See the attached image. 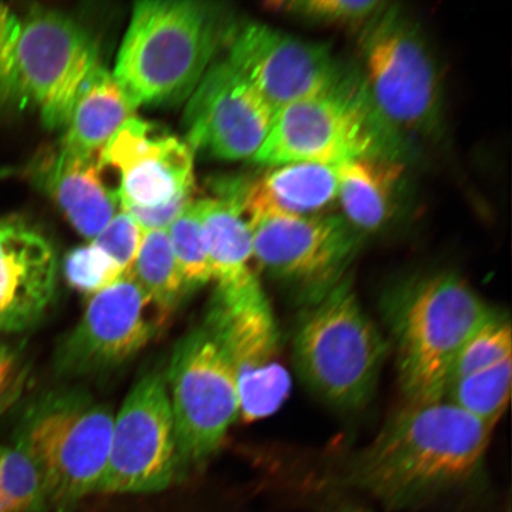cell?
Listing matches in <instances>:
<instances>
[{
	"mask_svg": "<svg viewBox=\"0 0 512 512\" xmlns=\"http://www.w3.org/2000/svg\"><path fill=\"white\" fill-rule=\"evenodd\" d=\"M220 339L238 383L240 418L254 422L278 411L291 392L279 357V332L264 291L235 298L214 294L203 322Z\"/></svg>",
	"mask_w": 512,
	"mask_h": 512,
	"instance_id": "cell-12",
	"label": "cell"
},
{
	"mask_svg": "<svg viewBox=\"0 0 512 512\" xmlns=\"http://www.w3.org/2000/svg\"><path fill=\"white\" fill-rule=\"evenodd\" d=\"M0 496L12 512H37L47 502L41 473L21 446L0 448Z\"/></svg>",
	"mask_w": 512,
	"mask_h": 512,
	"instance_id": "cell-27",
	"label": "cell"
},
{
	"mask_svg": "<svg viewBox=\"0 0 512 512\" xmlns=\"http://www.w3.org/2000/svg\"><path fill=\"white\" fill-rule=\"evenodd\" d=\"M246 185L239 178L221 181L219 197L197 201L215 293L223 297L262 290L253 268L252 228L242 208Z\"/></svg>",
	"mask_w": 512,
	"mask_h": 512,
	"instance_id": "cell-18",
	"label": "cell"
},
{
	"mask_svg": "<svg viewBox=\"0 0 512 512\" xmlns=\"http://www.w3.org/2000/svg\"><path fill=\"white\" fill-rule=\"evenodd\" d=\"M64 275L76 291L91 297L126 277L115 262L92 242L68 253L64 260Z\"/></svg>",
	"mask_w": 512,
	"mask_h": 512,
	"instance_id": "cell-29",
	"label": "cell"
},
{
	"mask_svg": "<svg viewBox=\"0 0 512 512\" xmlns=\"http://www.w3.org/2000/svg\"><path fill=\"white\" fill-rule=\"evenodd\" d=\"M324 512H371L361 507V505L348 501H339V499H329L322 509Z\"/></svg>",
	"mask_w": 512,
	"mask_h": 512,
	"instance_id": "cell-33",
	"label": "cell"
},
{
	"mask_svg": "<svg viewBox=\"0 0 512 512\" xmlns=\"http://www.w3.org/2000/svg\"><path fill=\"white\" fill-rule=\"evenodd\" d=\"M492 428L447 400L406 402L335 477L390 509H412L476 488Z\"/></svg>",
	"mask_w": 512,
	"mask_h": 512,
	"instance_id": "cell-1",
	"label": "cell"
},
{
	"mask_svg": "<svg viewBox=\"0 0 512 512\" xmlns=\"http://www.w3.org/2000/svg\"><path fill=\"white\" fill-rule=\"evenodd\" d=\"M102 168L120 174L125 208L152 209L194 194V158L187 143L136 117L115 132L100 153Z\"/></svg>",
	"mask_w": 512,
	"mask_h": 512,
	"instance_id": "cell-16",
	"label": "cell"
},
{
	"mask_svg": "<svg viewBox=\"0 0 512 512\" xmlns=\"http://www.w3.org/2000/svg\"><path fill=\"white\" fill-rule=\"evenodd\" d=\"M113 422L110 408L76 393L49 399L31 419L21 447L40 471L55 512H74L98 492Z\"/></svg>",
	"mask_w": 512,
	"mask_h": 512,
	"instance_id": "cell-6",
	"label": "cell"
},
{
	"mask_svg": "<svg viewBox=\"0 0 512 512\" xmlns=\"http://www.w3.org/2000/svg\"><path fill=\"white\" fill-rule=\"evenodd\" d=\"M57 262L46 236L22 217H0V332L38 322L54 298Z\"/></svg>",
	"mask_w": 512,
	"mask_h": 512,
	"instance_id": "cell-17",
	"label": "cell"
},
{
	"mask_svg": "<svg viewBox=\"0 0 512 512\" xmlns=\"http://www.w3.org/2000/svg\"><path fill=\"white\" fill-rule=\"evenodd\" d=\"M169 398L184 475L207 462L240 418L238 383L226 349L206 324L172 354Z\"/></svg>",
	"mask_w": 512,
	"mask_h": 512,
	"instance_id": "cell-8",
	"label": "cell"
},
{
	"mask_svg": "<svg viewBox=\"0 0 512 512\" xmlns=\"http://www.w3.org/2000/svg\"><path fill=\"white\" fill-rule=\"evenodd\" d=\"M168 319L133 275H126L91 297L57 351V367L74 376L117 368L144 349Z\"/></svg>",
	"mask_w": 512,
	"mask_h": 512,
	"instance_id": "cell-14",
	"label": "cell"
},
{
	"mask_svg": "<svg viewBox=\"0 0 512 512\" xmlns=\"http://www.w3.org/2000/svg\"><path fill=\"white\" fill-rule=\"evenodd\" d=\"M143 234L137 222L125 211H121L92 243L113 260L125 275H130L142 245Z\"/></svg>",
	"mask_w": 512,
	"mask_h": 512,
	"instance_id": "cell-30",
	"label": "cell"
},
{
	"mask_svg": "<svg viewBox=\"0 0 512 512\" xmlns=\"http://www.w3.org/2000/svg\"><path fill=\"white\" fill-rule=\"evenodd\" d=\"M134 118V108L113 74L99 66L83 85L61 147L86 156H100L115 132Z\"/></svg>",
	"mask_w": 512,
	"mask_h": 512,
	"instance_id": "cell-22",
	"label": "cell"
},
{
	"mask_svg": "<svg viewBox=\"0 0 512 512\" xmlns=\"http://www.w3.org/2000/svg\"><path fill=\"white\" fill-rule=\"evenodd\" d=\"M339 166L316 163L272 166L265 175L247 182L243 213L249 223L273 216L323 214L338 201Z\"/></svg>",
	"mask_w": 512,
	"mask_h": 512,
	"instance_id": "cell-20",
	"label": "cell"
},
{
	"mask_svg": "<svg viewBox=\"0 0 512 512\" xmlns=\"http://www.w3.org/2000/svg\"><path fill=\"white\" fill-rule=\"evenodd\" d=\"M403 144L401 134L376 110L362 76L349 73L328 91L275 112L271 131L252 160L265 166L400 160Z\"/></svg>",
	"mask_w": 512,
	"mask_h": 512,
	"instance_id": "cell-5",
	"label": "cell"
},
{
	"mask_svg": "<svg viewBox=\"0 0 512 512\" xmlns=\"http://www.w3.org/2000/svg\"><path fill=\"white\" fill-rule=\"evenodd\" d=\"M405 165L398 159L364 158L339 166L343 217L362 236L386 227L398 207Z\"/></svg>",
	"mask_w": 512,
	"mask_h": 512,
	"instance_id": "cell-21",
	"label": "cell"
},
{
	"mask_svg": "<svg viewBox=\"0 0 512 512\" xmlns=\"http://www.w3.org/2000/svg\"><path fill=\"white\" fill-rule=\"evenodd\" d=\"M233 27L215 4L139 2L119 50L114 79L134 110L183 99L206 74Z\"/></svg>",
	"mask_w": 512,
	"mask_h": 512,
	"instance_id": "cell-3",
	"label": "cell"
},
{
	"mask_svg": "<svg viewBox=\"0 0 512 512\" xmlns=\"http://www.w3.org/2000/svg\"><path fill=\"white\" fill-rule=\"evenodd\" d=\"M511 336L509 318L505 317L503 313L494 311L460 350L456 362H454L450 382L475 373V371L511 360Z\"/></svg>",
	"mask_w": 512,
	"mask_h": 512,
	"instance_id": "cell-26",
	"label": "cell"
},
{
	"mask_svg": "<svg viewBox=\"0 0 512 512\" xmlns=\"http://www.w3.org/2000/svg\"><path fill=\"white\" fill-rule=\"evenodd\" d=\"M166 232L188 291L213 280L198 202L192 201L166 228Z\"/></svg>",
	"mask_w": 512,
	"mask_h": 512,
	"instance_id": "cell-25",
	"label": "cell"
},
{
	"mask_svg": "<svg viewBox=\"0 0 512 512\" xmlns=\"http://www.w3.org/2000/svg\"><path fill=\"white\" fill-rule=\"evenodd\" d=\"M274 110L227 60L213 64L192 91L184 125L192 152L252 159L271 131Z\"/></svg>",
	"mask_w": 512,
	"mask_h": 512,
	"instance_id": "cell-15",
	"label": "cell"
},
{
	"mask_svg": "<svg viewBox=\"0 0 512 512\" xmlns=\"http://www.w3.org/2000/svg\"><path fill=\"white\" fill-rule=\"evenodd\" d=\"M16 75L22 105H34L44 125H68L83 85L99 64L94 36L61 11L35 9L21 19Z\"/></svg>",
	"mask_w": 512,
	"mask_h": 512,
	"instance_id": "cell-9",
	"label": "cell"
},
{
	"mask_svg": "<svg viewBox=\"0 0 512 512\" xmlns=\"http://www.w3.org/2000/svg\"><path fill=\"white\" fill-rule=\"evenodd\" d=\"M21 19L8 5L0 3V108L22 106L16 75V44Z\"/></svg>",
	"mask_w": 512,
	"mask_h": 512,
	"instance_id": "cell-31",
	"label": "cell"
},
{
	"mask_svg": "<svg viewBox=\"0 0 512 512\" xmlns=\"http://www.w3.org/2000/svg\"><path fill=\"white\" fill-rule=\"evenodd\" d=\"M273 10L334 27H360L386 8L379 0H291L273 3Z\"/></svg>",
	"mask_w": 512,
	"mask_h": 512,
	"instance_id": "cell-28",
	"label": "cell"
},
{
	"mask_svg": "<svg viewBox=\"0 0 512 512\" xmlns=\"http://www.w3.org/2000/svg\"><path fill=\"white\" fill-rule=\"evenodd\" d=\"M19 380V363L16 352L9 345L0 343V405L8 399Z\"/></svg>",
	"mask_w": 512,
	"mask_h": 512,
	"instance_id": "cell-32",
	"label": "cell"
},
{
	"mask_svg": "<svg viewBox=\"0 0 512 512\" xmlns=\"http://www.w3.org/2000/svg\"><path fill=\"white\" fill-rule=\"evenodd\" d=\"M251 224L254 262L299 306L348 275L363 236L343 215L273 216Z\"/></svg>",
	"mask_w": 512,
	"mask_h": 512,
	"instance_id": "cell-10",
	"label": "cell"
},
{
	"mask_svg": "<svg viewBox=\"0 0 512 512\" xmlns=\"http://www.w3.org/2000/svg\"><path fill=\"white\" fill-rule=\"evenodd\" d=\"M227 61L274 112L335 87L347 78L330 47L261 23L234 24Z\"/></svg>",
	"mask_w": 512,
	"mask_h": 512,
	"instance_id": "cell-13",
	"label": "cell"
},
{
	"mask_svg": "<svg viewBox=\"0 0 512 512\" xmlns=\"http://www.w3.org/2000/svg\"><path fill=\"white\" fill-rule=\"evenodd\" d=\"M511 380L512 358L453 380L444 399L492 428L508 407Z\"/></svg>",
	"mask_w": 512,
	"mask_h": 512,
	"instance_id": "cell-24",
	"label": "cell"
},
{
	"mask_svg": "<svg viewBox=\"0 0 512 512\" xmlns=\"http://www.w3.org/2000/svg\"><path fill=\"white\" fill-rule=\"evenodd\" d=\"M380 310L406 402L443 400L454 362L494 309L462 275H412L383 292Z\"/></svg>",
	"mask_w": 512,
	"mask_h": 512,
	"instance_id": "cell-2",
	"label": "cell"
},
{
	"mask_svg": "<svg viewBox=\"0 0 512 512\" xmlns=\"http://www.w3.org/2000/svg\"><path fill=\"white\" fill-rule=\"evenodd\" d=\"M299 307L293 360L300 379L338 411L366 407L379 384L389 344L363 309L350 274Z\"/></svg>",
	"mask_w": 512,
	"mask_h": 512,
	"instance_id": "cell-4",
	"label": "cell"
},
{
	"mask_svg": "<svg viewBox=\"0 0 512 512\" xmlns=\"http://www.w3.org/2000/svg\"><path fill=\"white\" fill-rule=\"evenodd\" d=\"M363 37V82L382 118L398 131L428 133L443 100L437 63L418 25L383 9Z\"/></svg>",
	"mask_w": 512,
	"mask_h": 512,
	"instance_id": "cell-7",
	"label": "cell"
},
{
	"mask_svg": "<svg viewBox=\"0 0 512 512\" xmlns=\"http://www.w3.org/2000/svg\"><path fill=\"white\" fill-rule=\"evenodd\" d=\"M168 382L147 374L114 418L107 466L96 494H155L181 480Z\"/></svg>",
	"mask_w": 512,
	"mask_h": 512,
	"instance_id": "cell-11",
	"label": "cell"
},
{
	"mask_svg": "<svg viewBox=\"0 0 512 512\" xmlns=\"http://www.w3.org/2000/svg\"><path fill=\"white\" fill-rule=\"evenodd\" d=\"M132 275L158 309L169 318L189 293L166 229L144 232Z\"/></svg>",
	"mask_w": 512,
	"mask_h": 512,
	"instance_id": "cell-23",
	"label": "cell"
},
{
	"mask_svg": "<svg viewBox=\"0 0 512 512\" xmlns=\"http://www.w3.org/2000/svg\"><path fill=\"white\" fill-rule=\"evenodd\" d=\"M100 156L79 155L63 147L35 162L34 178L87 239L105 229L119 206L117 192L106 187Z\"/></svg>",
	"mask_w": 512,
	"mask_h": 512,
	"instance_id": "cell-19",
	"label": "cell"
},
{
	"mask_svg": "<svg viewBox=\"0 0 512 512\" xmlns=\"http://www.w3.org/2000/svg\"><path fill=\"white\" fill-rule=\"evenodd\" d=\"M0 512H12L11 509L8 507V504L5 503L2 496H0Z\"/></svg>",
	"mask_w": 512,
	"mask_h": 512,
	"instance_id": "cell-34",
	"label": "cell"
}]
</instances>
